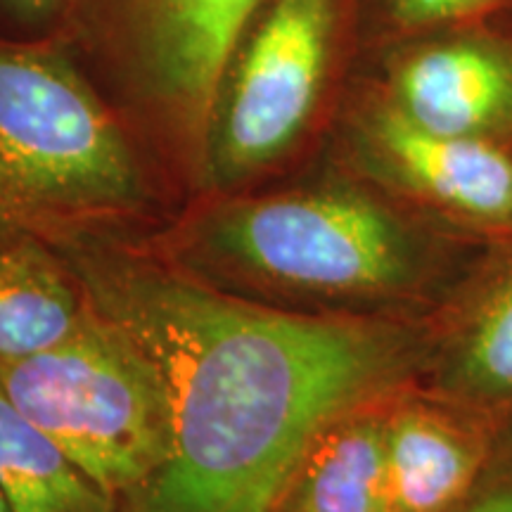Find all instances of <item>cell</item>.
Listing matches in <instances>:
<instances>
[{
    "instance_id": "1",
    "label": "cell",
    "mask_w": 512,
    "mask_h": 512,
    "mask_svg": "<svg viewBox=\"0 0 512 512\" xmlns=\"http://www.w3.org/2000/svg\"><path fill=\"white\" fill-rule=\"evenodd\" d=\"M76 268L169 401V458L131 512H278L313 441L422 358L418 335L396 323L264 309L121 256Z\"/></svg>"
},
{
    "instance_id": "2",
    "label": "cell",
    "mask_w": 512,
    "mask_h": 512,
    "mask_svg": "<svg viewBox=\"0 0 512 512\" xmlns=\"http://www.w3.org/2000/svg\"><path fill=\"white\" fill-rule=\"evenodd\" d=\"M0 389L110 496H133L169 458L171 415L162 375L95 309L57 347L0 358Z\"/></svg>"
},
{
    "instance_id": "3",
    "label": "cell",
    "mask_w": 512,
    "mask_h": 512,
    "mask_svg": "<svg viewBox=\"0 0 512 512\" xmlns=\"http://www.w3.org/2000/svg\"><path fill=\"white\" fill-rule=\"evenodd\" d=\"M138 195L136 159L86 83L60 57L0 43V216L34 230Z\"/></svg>"
},
{
    "instance_id": "4",
    "label": "cell",
    "mask_w": 512,
    "mask_h": 512,
    "mask_svg": "<svg viewBox=\"0 0 512 512\" xmlns=\"http://www.w3.org/2000/svg\"><path fill=\"white\" fill-rule=\"evenodd\" d=\"M209 245L256 280L323 297L392 294L420 273V249L406 226L356 192L235 204L211 223Z\"/></svg>"
},
{
    "instance_id": "5",
    "label": "cell",
    "mask_w": 512,
    "mask_h": 512,
    "mask_svg": "<svg viewBox=\"0 0 512 512\" xmlns=\"http://www.w3.org/2000/svg\"><path fill=\"white\" fill-rule=\"evenodd\" d=\"M332 31V0H275L247 43L216 128L221 181L271 164L316 105Z\"/></svg>"
},
{
    "instance_id": "6",
    "label": "cell",
    "mask_w": 512,
    "mask_h": 512,
    "mask_svg": "<svg viewBox=\"0 0 512 512\" xmlns=\"http://www.w3.org/2000/svg\"><path fill=\"white\" fill-rule=\"evenodd\" d=\"M261 0H117L121 34L164 110L207 136L240 36Z\"/></svg>"
},
{
    "instance_id": "7",
    "label": "cell",
    "mask_w": 512,
    "mask_h": 512,
    "mask_svg": "<svg viewBox=\"0 0 512 512\" xmlns=\"http://www.w3.org/2000/svg\"><path fill=\"white\" fill-rule=\"evenodd\" d=\"M373 138L418 195L472 221L512 228V157L489 138L422 131L394 107L377 114Z\"/></svg>"
},
{
    "instance_id": "8",
    "label": "cell",
    "mask_w": 512,
    "mask_h": 512,
    "mask_svg": "<svg viewBox=\"0 0 512 512\" xmlns=\"http://www.w3.org/2000/svg\"><path fill=\"white\" fill-rule=\"evenodd\" d=\"M394 110L422 131L489 138L512 124V64L477 43L430 48L401 67Z\"/></svg>"
},
{
    "instance_id": "9",
    "label": "cell",
    "mask_w": 512,
    "mask_h": 512,
    "mask_svg": "<svg viewBox=\"0 0 512 512\" xmlns=\"http://www.w3.org/2000/svg\"><path fill=\"white\" fill-rule=\"evenodd\" d=\"M91 316V302L34 230L0 216V358L53 349Z\"/></svg>"
},
{
    "instance_id": "10",
    "label": "cell",
    "mask_w": 512,
    "mask_h": 512,
    "mask_svg": "<svg viewBox=\"0 0 512 512\" xmlns=\"http://www.w3.org/2000/svg\"><path fill=\"white\" fill-rule=\"evenodd\" d=\"M394 512H456L472 494L482 448L430 408H403L384 425Z\"/></svg>"
},
{
    "instance_id": "11",
    "label": "cell",
    "mask_w": 512,
    "mask_h": 512,
    "mask_svg": "<svg viewBox=\"0 0 512 512\" xmlns=\"http://www.w3.org/2000/svg\"><path fill=\"white\" fill-rule=\"evenodd\" d=\"M387 420H337L306 453L278 512H394L384 456Z\"/></svg>"
},
{
    "instance_id": "12",
    "label": "cell",
    "mask_w": 512,
    "mask_h": 512,
    "mask_svg": "<svg viewBox=\"0 0 512 512\" xmlns=\"http://www.w3.org/2000/svg\"><path fill=\"white\" fill-rule=\"evenodd\" d=\"M0 489L12 512H110V494L81 472L0 389Z\"/></svg>"
},
{
    "instance_id": "13",
    "label": "cell",
    "mask_w": 512,
    "mask_h": 512,
    "mask_svg": "<svg viewBox=\"0 0 512 512\" xmlns=\"http://www.w3.org/2000/svg\"><path fill=\"white\" fill-rule=\"evenodd\" d=\"M444 384L472 401L512 399V266L489 285L448 349Z\"/></svg>"
},
{
    "instance_id": "14",
    "label": "cell",
    "mask_w": 512,
    "mask_h": 512,
    "mask_svg": "<svg viewBox=\"0 0 512 512\" xmlns=\"http://www.w3.org/2000/svg\"><path fill=\"white\" fill-rule=\"evenodd\" d=\"M482 0H394L396 17L406 24H432L475 8Z\"/></svg>"
},
{
    "instance_id": "15",
    "label": "cell",
    "mask_w": 512,
    "mask_h": 512,
    "mask_svg": "<svg viewBox=\"0 0 512 512\" xmlns=\"http://www.w3.org/2000/svg\"><path fill=\"white\" fill-rule=\"evenodd\" d=\"M456 512H512V479L472 491Z\"/></svg>"
},
{
    "instance_id": "16",
    "label": "cell",
    "mask_w": 512,
    "mask_h": 512,
    "mask_svg": "<svg viewBox=\"0 0 512 512\" xmlns=\"http://www.w3.org/2000/svg\"><path fill=\"white\" fill-rule=\"evenodd\" d=\"M60 0H0V5L17 12V15H27V17H36L43 15V12L53 10Z\"/></svg>"
},
{
    "instance_id": "17",
    "label": "cell",
    "mask_w": 512,
    "mask_h": 512,
    "mask_svg": "<svg viewBox=\"0 0 512 512\" xmlns=\"http://www.w3.org/2000/svg\"><path fill=\"white\" fill-rule=\"evenodd\" d=\"M0 512H12L8 498H5V494H3V489H0Z\"/></svg>"
}]
</instances>
